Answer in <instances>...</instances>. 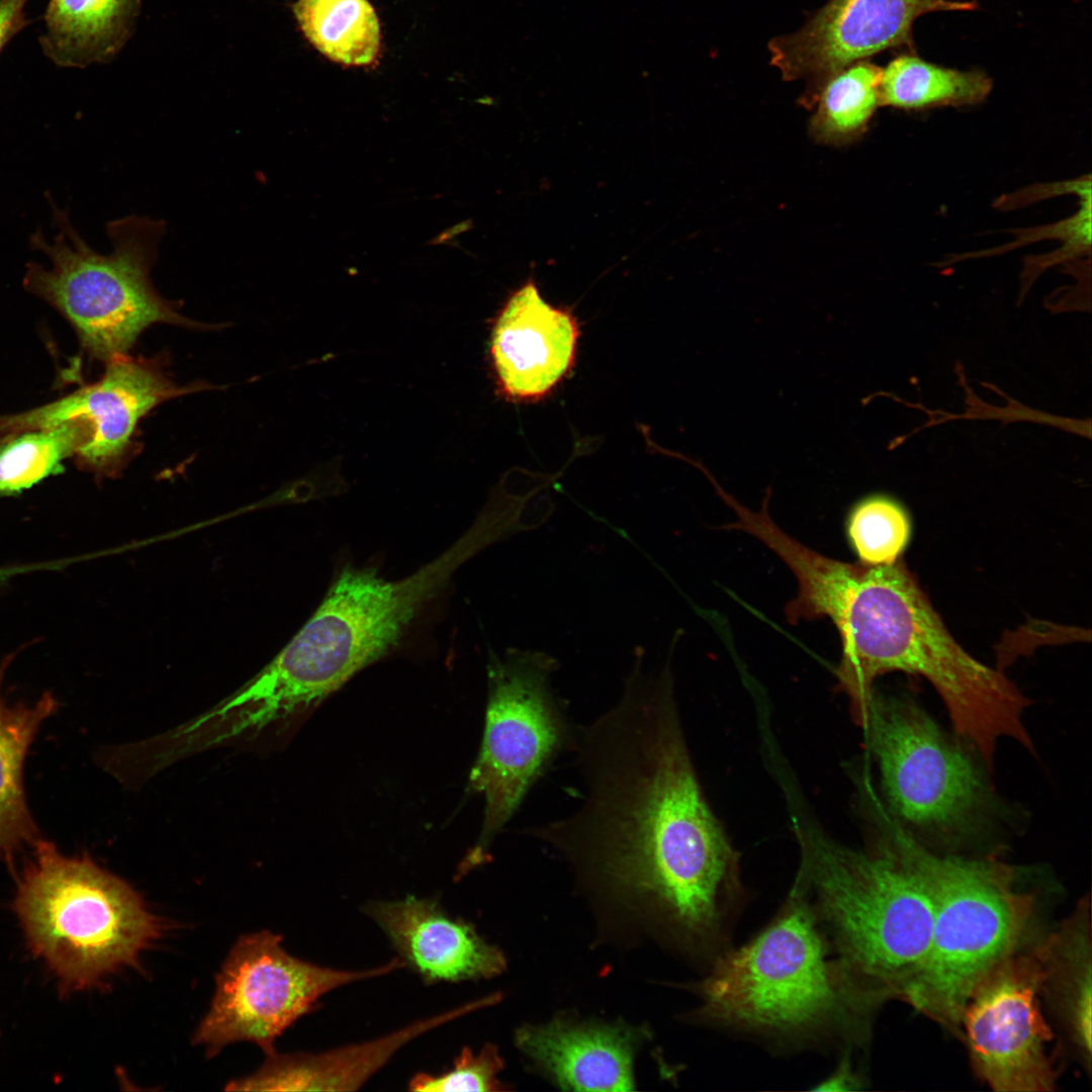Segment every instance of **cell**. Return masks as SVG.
<instances>
[{
	"label": "cell",
	"instance_id": "21",
	"mask_svg": "<svg viewBox=\"0 0 1092 1092\" xmlns=\"http://www.w3.org/2000/svg\"><path fill=\"white\" fill-rule=\"evenodd\" d=\"M292 10L307 40L331 61L348 67L377 62L380 24L368 0H297Z\"/></svg>",
	"mask_w": 1092,
	"mask_h": 1092
},
{
	"label": "cell",
	"instance_id": "5",
	"mask_svg": "<svg viewBox=\"0 0 1092 1092\" xmlns=\"http://www.w3.org/2000/svg\"><path fill=\"white\" fill-rule=\"evenodd\" d=\"M802 835L793 888L809 903L836 956L887 1000L899 999L930 942L929 889L878 845L861 852L813 831Z\"/></svg>",
	"mask_w": 1092,
	"mask_h": 1092
},
{
	"label": "cell",
	"instance_id": "7",
	"mask_svg": "<svg viewBox=\"0 0 1092 1092\" xmlns=\"http://www.w3.org/2000/svg\"><path fill=\"white\" fill-rule=\"evenodd\" d=\"M55 219L59 233L51 242L39 234L32 237L50 267L29 263L23 283L66 316L93 356L108 362L125 355L157 323L197 326L160 296L151 280L166 231L163 220L128 215L110 221L106 233L112 250L104 255L87 245L64 213Z\"/></svg>",
	"mask_w": 1092,
	"mask_h": 1092
},
{
	"label": "cell",
	"instance_id": "14",
	"mask_svg": "<svg viewBox=\"0 0 1092 1092\" xmlns=\"http://www.w3.org/2000/svg\"><path fill=\"white\" fill-rule=\"evenodd\" d=\"M578 338L571 310L548 303L529 278L493 322L489 353L502 395L514 401L548 395L573 367Z\"/></svg>",
	"mask_w": 1092,
	"mask_h": 1092
},
{
	"label": "cell",
	"instance_id": "16",
	"mask_svg": "<svg viewBox=\"0 0 1092 1092\" xmlns=\"http://www.w3.org/2000/svg\"><path fill=\"white\" fill-rule=\"evenodd\" d=\"M493 1003L484 997L432 1017L416 1021L389 1034L362 1043L323 1053L267 1055L252 1075L225 1086L236 1091H347L356 1090L379 1071L406 1042L440 1025Z\"/></svg>",
	"mask_w": 1092,
	"mask_h": 1092
},
{
	"label": "cell",
	"instance_id": "19",
	"mask_svg": "<svg viewBox=\"0 0 1092 1092\" xmlns=\"http://www.w3.org/2000/svg\"><path fill=\"white\" fill-rule=\"evenodd\" d=\"M139 12L140 0H49L41 51L61 68L109 63L128 40Z\"/></svg>",
	"mask_w": 1092,
	"mask_h": 1092
},
{
	"label": "cell",
	"instance_id": "26",
	"mask_svg": "<svg viewBox=\"0 0 1092 1092\" xmlns=\"http://www.w3.org/2000/svg\"><path fill=\"white\" fill-rule=\"evenodd\" d=\"M503 1068L504 1061L494 1044H484L477 1054L469 1046H464L451 1070L440 1075L419 1073L410 1080L408 1089L438 1092L502 1091L506 1088L496 1076Z\"/></svg>",
	"mask_w": 1092,
	"mask_h": 1092
},
{
	"label": "cell",
	"instance_id": "22",
	"mask_svg": "<svg viewBox=\"0 0 1092 1092\" xmlns=\"http://www.w3.org/2000/svg\"><path fill=\"white\" fill-rule=\"evenodd\" d=\"M882 68L863 61L830 75L806 107L815 108L809 132L826 146H845L859 139L881 104Z\"/></svg>",
	"mask_w": 1092,
	"mask_h": 1092
},
{
	"label": "cell",
	"instance_id": "18",
	"mask_svg": "<svg viewBox=\"0 0 1092 1092\" xmlns=\"http://www.w3.org/2000/svg\"><path fill=\"white\" fill-rule=\"evenodd\" d=\"M1091 924L1088 900L1045 936L1033 951L1043 995L1063 1026L1083 1067H1091Z\"/></svg>",
	"mask_w": 1092,
	"mask_h": 1092
},
{
	"label": "cell",
	"instance_id": "13",
	"mask_svg": "<svg viewBox=\"0 0 1092 1092\" xmlns=\"http://www.w3.org/2000/svg\"><path fill=\"white\" fill-rule=\"evenodd\" d=\"M201 387H179L154 364L126 355L107 362L97 382L51 403L0 416V436L78 422L88 432L76 454L81 465L98 474H113L131 446L140 420L159 403Z\"/></svg>",
	"mask_w": 1092,
	"mask_h": 1092
},
{
	"label": "cell",
	"instance_id": "27",
	"mask_svg": "<svg viewBox=\"0 0 1092 1092\" xmlns=\"http://www.w3.org/2000/svg\"><path fill=\"white\" fill-rule=\"evenodd\" d=\"M29 0H0V55L9 41L30 22L25 9Z\"/></svg>",
	"mask_w": 1092,
	"mask_h": 1092
},
{
	"label": "cell",
	"instance_id": "3",
	"mask_svg": "<svg viewBox=\"0 0 1092 1092\" xmlns=\"http://www.w3.org/2000/svg\"><path fill=\"white\" fill-rule=\"evenodd\" d=\"M874 809L876 844L917 874L933 899L926 956L899 999L960 1035L978 984L1021 948L1034 898L1017 888L1013 869L1003 861L938 855L890 810Z\"/></svg>",
	"mask_w": 1092,
	"mask_h": 1092
},
{
	"label": "cell",
	"instance_id": "9",
	"mask_svg": "<svg viewBox=\"0 0 1092 1092\" xmlns=\"http://www.w3.org/2000/svg\"><path fill=\"white\" fill-rule=\"evenodd\" d=\"M863 727L889 810L904 826L947 843L986 829L996 799L983 770L920 706L874 692Z\"/></svg>",
	"mask_w": 1092,
	"mask_h": 1092
},
{
	"label": "cell",
	"instance_id": "12",
	"mask_svg": "<svg viewBox=\"0 0 1092 1092\" xmlns=\"http://www.w3.org/2000/svg\"><path fill=\"white\" fill-rule=\"evenodd\" d=\"M976 7L959 0H830L800 29L769 41L770 64L786 81L808 83L806 106L830 75L910 40L918 17Z\"/></svg>",
	"mask_w": 1092,
	"mask_h": 1092
},
{
	"label": "cell",
	"instance_id": "4",
	"mask_svg": "<svg viewBox=\"0 0 1092 1092\" xmlns=\"http://www.w3.org/2000/svg\"><path fill=\"white\" fill-rule=\"evenodd\" d=\"M484 549L470 526L400 579H386L373 567L343 568L309 620L260 671L265 685L290 715L317 705L394 648L454 572Z\"/></svg>",
	"mask_w": 1092,
	"mask_h": 1092
},
{
	"label": "cell",
	"instance_id": "15",
	"mask_svg": "<svg viewBox=\"0 0 1092 1092\" xmlns=\"http://www.w3.org/2000/svg\"><path fill=\"white\" fill-rule=\"evenodd\" d=\"M364 912L426 984L489 979L506 969L500 949L471 923L450 917L436 899L373 901Z\"/></svg>",
	"mask_w": 1092,
	"mask_h": 1092
},
{
	"label": "cell",
	"instance_id": "28",
	"mask_svg": "<svg viewBox=\"0 0 1092 1092\" xmlns=\"http://www.w3.org/2000/svg\"><path fill=\"white\" fill-rule=\"evenodd\" d=\"M861 1084L862 1081L851 1067L848 1056H845L839 1067L816 1090H856Z\"/></svg>",
	"mask_w": 1092,
	"mask_h": 1092
},
{
	"label": "cell",
	"instance_id": "20",
	"mask_svg": "<svg viewBox=\"0 0 1092 1092\" xmlns=\"http://www.w3.org/2000/svg\"><path fill=\"white\" fill-rule=\"evenodd\" d=\"M14 656L0 663V858L6 861L41 838L27 807L23 766L40 725L59 705L50 692L32 705L5 701L2 686Z\"/></svg>",
	"mask_w": 1092,
	"mask_h": 1092
},
{
	"label": "cell",
	"instance_id": "10",
	"mask_svg": "<svg viewBox=\"0 0 1092 1092\" xmlns=\"http://www.w3.org/2000/svg\"><path fill=\"white\" fill-rule=\"evenodd\" d=\"M281 942V935L262 930L240 937L230 950L209 1010L193 1034L208 1058L238 1041L254 1042L270 1055L276 1039L325 994L406 967L399 957L368 970L320 967L291 956Z\"/></svg>",
	"mask_w": 1092,
	"mask_h": 1092
},
{
	"label": "cell",
	"instance_id": "17",
	"mask_svg": "<svg viewBox=\"0 0 1092 1092\" xmlns=\"http://www.w3.org/2000/svg\"><path fill=\"white\" fill-rule=\"evenodd\" d=\"M638 1035L629 1027L559 1018L519 1028L516 1043L564 1090L630 1091Z\"/></svg>",
	"mask_w": 1092,
	"mask_h": 1092
},
{
	"label": "cell",
	"instance_id": "24",
	"mask_svg": "<svg viewBox=\"0 0 1092 1092\" xmlns=\"http://www.w3.org/2000/svg\"><path fill=\"white\" fill-rule=\"evenodd\" d=\"M87 440V429L78 422L24 431L6 439L0 444V497L20 493L58 474L63 461L76 455Z\"/></svg>",
	"mask_w": 1092,
	"mask_h": 1092
},
{
	"label": "cell",
	"instance_id": "1",
	"mask_svg": "<svg viewBox=\"0 0 1092 1092\" xmlns=\"http://www.w3.org/2000/svg\"><path fill=\"white\" fill-rule=\"evenodd\" d=\"M634 654L617 702L577 731L581 803L524 833L589 882L655 906L692 949L711 959L729 946L742 900L736 855L696 777L670 662L647 672L644 650Z\"/></svg>",
	"mask_w": 1092,
	"mask_h": 1092
},
{
	"label": "cell",
	"instance_id": "6",
	"mask_svg": "<svg viewBox=\"0 0 1092 1092\" xmlns=\"http://www.w3.org/2000/svg\"><path fill=\"white\" fill-rule=\"evenodd\" d=\"M18 877L12 908L31 953L61 995L97 988L163 932L140 894L90 856H68L39 838Z\"/></svg>",
	"mask_w": 1092,
	"mask_h": 1092
},
{
	"label": "cell",
	"instance_id": "23",
	"mask_svg": "<svg viewBox=\"0 0 1092 1092\" xmlns=\"http://www.w3.org/2000/svg\"><path fill=\"white\" fill-rule=\"evenodd\" d=\"M992 80L979 71L944 68L915 56H900L882 69L881 104L921 110L983 102Z\"/></svg>",
	"mask_w": 1092,
	"mask_h": 1092
},
{
	"label": "cell",
	"instance_id": "25",
	"mask_svg": "<svg viewBox=\"0 0 1092 1092\" xmlns=\"http://www.w3.org/2000/svg\"><path fill=\"white\" fill-rule=\"evenodd\" d=\"M848 534L861 563L892 564L908 543L910 521L896 499L886 494H873L852 510Z\"/></svg>",
	"mask_w": 1092,
	"mask_h": 1092
},
{
	"label": "cell",
	"instance_id": "2",
	"mask_svg": "<svg viewBox=\"0 0 1092 1092\" xmlns=\"http://www.w3.org/2000/svg\"><path fill=\"white\" fill-rule=\"evenodd\" d=\"M830 952L809 903L793 888L765 928L717 957L695 984L697 1014L780 1045H863L887 1000Z\"/></svg>",
	"mask_w": 1092,
	"mask_h": 1092
},
{
	"label": "cell",
	"instance_id": "8",
	"mask_svg": "<svg viewBox=\"0 0 1092 1092\" xmlns=\"http://www.w3.org/2000/svg\"><path fill=\"white\" fill-rule=\"evenodd\" d=\"M559 662L539 650L510 647L490 652L484 731L468 789L484 798V815L472 863L484 860L504 826L560 752L574 747L577 732L552 687Z\"/></svg>",
	"mask_w": 1092,
	"mask_h": 1092
},
{
	"label": "cell",
	"instance_id": "11",
	"mask_svg": "<svg viewBox=\"0 0 1092 1092\" xmlns=\"http://www.w3.org/2000/svg\"><path fill=\"white\" fill-rule=\"evenodd\" d=\"M1041 971L1019 949L996 966L969 998L960 1023L976 1075L997 1092L1052 1091L1053 1032L1040 1010Z\"/></svg>",
	"mask_w": 1092,
	"mask_h": 1092
}]
</instances>
